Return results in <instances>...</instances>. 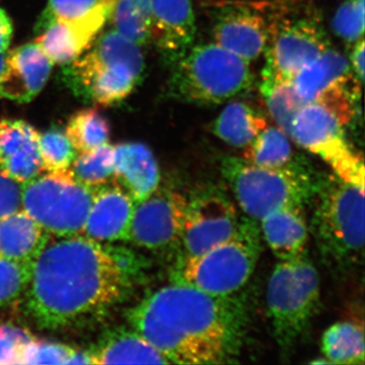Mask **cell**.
Returning a JSON list of instances; mask_svg holds the SVG:
<instances>
[{
	"label": "cell",
	"mask_w": 365,
	"mask_h": 365,
	"mask_svg": "<svg viewBox=\"0 0 365 365\" xmlns=\"http://www.w3.org/2000/svg\"><path fill=\"white\" fill-rule=\"evenodd\" d=\"M51 237L23 209L0 220V255L6 258L33 263Z\"/></svg>",
	"instance_id": "23"
},
{
	"label": "cell",
	"mask_w": 365,
	"mask_h": 365,
	"mask_svg": "<svg viewBox=\"0 0 365 365\" xmlns=\"http://www.w3.org/2000/svg\"><path fill=\"white\" fill-rule=\"evenodd\" d=\"M52 67L53 62L37 43L14 48L6 56L0 98L19 104L31 102L44 88Z\"/></svg>",
	"instance_id": "17"
},
{
	"label": "cell",
	"mask_w": 365,
	"mask_h": 365,
	"mask_svg": "<svg viewBox=\"0 0 365 365\" xmlns=\"http://www.w3.org/2000/svg\"><path fill=\"white\" fill-rule=\"evenodd\" d=\"M242 158L258 167L269 169H307L294 153L290 137L277 126H267L245 148Z\"/></svg>",
	"instance_id": "26"
},
{
	"label": "cell",
	"mask_w": 365,
	"mask_h": 365,
	"mask_svg": "<svg viewBox=\"0 0 365 365\" xmlns=\"http://www.w3.org/2000/svg\"><path fill=\"white\" fill-rule=\"evenodd\" d=\"M66 133L74 150L86 153L108 143L110 126L98 110L85 109L72 115Z\"/></svg>",
	"instance_id": "31"
},
{
	"label": "cell",
	"mask_w": 365,
	"mask_h": 365,
	"mask_svg": "<svg viewBox=\"0 0 365 365\" xmlns=\"http://www.w3.org/2000/svg\"><path fill=\"white\" fill-rule=\"evenodd\" d=\"M319 304V275L307 253L276 264L268 282L267 309L274 337L283 353L289 352L307 332Z\"/></svg>",
	"instance_id": "8"
},
{
	"label": "cell",
	"mask_w": 365,
	"mask_h": 365,
	"mask_svg": "<svg viewBox=\"0 0 365 365\" xmlns=\"http://www.w3.org/2000/svg\"><path fill=\"white\" fill-rule=\"evenodd\" d=\"M268 126L266 117L253 106L235 101L223 108L212 124V132L223 143L244 150Z\"/></svg>",
	"instance_id": "25"
},
{
	"label": "cell",
	"mask_w": 365,
	"mask_h": 365,
	"mask_svg": "<svg viewBox=\"0 0 365 365\" xmlns=\"http://www.w3.org/2000/svg\"><path fill=\"white\" fill-rule=\"evenodd\" d=\"M113 0H49L41 18L66 24L91 43L110 18Z\"/></svg>",
	"instance_id": "24"
},
{
	"label": "cell",
	"mask_w": 365,
	"mask_h": 365,
	"mask_svg": "<svg viewBox=\"0 0 365 365\" xmlns=\"http://www.w3.org/2000/svg\"><path fill=\"white\" fill-rule=\"evenodd\" d=\"M364 51L365 42L364 38H361V39H359L353 44V49L351 54H350L349 61L355 78H356L361 85L364 81Z\"/></svg>",
	"instance_id": "40"
},
{
	"label": "cell",
	"mask_w": 365,
	"mask_h": 365,
	"mask_svg": "<svg viewBox=\"0 0 365 365\" xmlns=\"http://www.w3.org/2000/svg\"><path fill=\"white\" fill-rule=\"evenodd\" d=\"M215 9L211 28L215 43L246 61L258 59L268 45L270 16L260 6L244 2Z\"/></svg>",
	"instance_id": "14"
},
{
	"label": "cell",
	"mask_w": 365,
	"mask_h": 365,
	"mask_svg": "<svg viewBox=\"0 0 365 365\" xmlns=\"http://www.w3.org/2000/svg\"><path fill=\"white\" fill-rule=\"evenodd\" d=\"M260 91L269 115L278 128L290 137L297 113L306 104L295 90L292 81L261 79Z\"/></svg>",
	"instance_id": "30"
},
{
	"label": "cell",
	"mask_w": 365,
	"mask_h": 365,
	"mask_svg": "<svg viewBox=\"0 0 365 365\" xmlns=\"http://www.w3.org/2000/svg\"><path fill=\"white\" fill-rule=\"evenodd\" d=\"M127 319L172 364H220L241 343L242 314L230 297L173 281L129 309Z\"/></svg>",
	"instance_id": "2"
},
{
	"label": "cell",
	"mask_w": 365,
	"mask_h": 365,
	"mask_svg": "<svg viewBox=\"0 0 365 365\" xmlns=\"http://www.w3.org/2000/svg\"><path fill=\"white\" fill-rule=\"evenodd\" d=\"M35 339L26 329L0 323V365L23 364L26 347Z\"/></svg>",
	"instance_id": "36"
},
{
	"label": "cell",
	"mask_w": 365,
	"mask_h": 365,
	"mask_svg": "<svg viewBox=\"0 0 365 365\" xmlns=\"http://www.w3.org/2000/svg\"><path fill=\"white\" fill-rule=\"evenodd\" d=\"M324 359L333 364H364V329L362 323L339 322L329 327L322 337Z\"/></svg>",
	"instance_id": "27"
},
{
	"label": "cell",
	"mask_w": 365,
	"mask_h": 365,
	"mask_svg": "<svg viewBox=\"0 0 365 365\" xmlns=\"http://www.w3.org/2000/svg\"><path fill=\"white\" fill-rule=\"evenodd\" d=\"M188 197L158 186L135 205L128 241L140 248L160 251L181 244Z\"/></svg>",
	"instance_id": "13"
},
{
	"label": "cell",
	"mask_w": 365,
	"mask_h": 365,
	"mask_svg": "<svg viewBox=\"0 0 365 365\" xmlns=\"http://www.w3.org/2000/svg\"><path fill=\"white\" fill-rule=\"evenodd\" d=\"M329 47L325 29L314 14H273L261 79L292 81Z\"/></svg>",
	"instance_id": "10"
},
{
	"label": "cell",
	"mask_w": 365,
	"mask_h": 365,
	"mask_svg": "<svg viewBox=\"0 0 365 365\" xmlns=\"http://www.w3.org/2000/svg\"><path fill=\"white\" fill-rule=\"evenodd\" d=\"M334 33L346 43L354 44L364 33V0H345L334 16Z\"/></svg>",
	"instance_id": "35"
},
{
	"label": "cell",
	"mask_w": 365,
	"mask_h": 365,
	"mask_svg": "<svg viewBox=\"0 0 365 365\" xmlns=\"http://www.w3.org/2000/svg\"><path fill=\"white\" fill-rule=\"evenodd\" d=\"M153 36L165 61L174 64L195 42L197 26L191 0H150Z\"/></svg>",
	"instance_id": "15"
},
{
	"label": "cell",
	"mask_w": 365,
	"mask_h": 365,
	"mask_svg": "<svg viewBox=\"0 0 365 365\" xmlns=\"http://www.w3.org/2000/svg\"><path fill=\"white\" fill-rule=\"evenodd\" d=\"M170 97L194 105H218L250 90V62L216 43L194 44L173 64Z\"/></svg>",
	"instance_id": "5"
},
{
	"label": "cell",
	"mask_w": 365,
	"mask_h": 365,
	"mask_svg": "<svg viewBox=\"0 0 365 365\" xmlns=\"http://www.w3.org/2000/svg\"><path fill=\"white\" fill-rule=\"evenodd\" d=\"M112 182L124 190L136 204L160 186V173L153 151L140 143L115 146Z\"/></svg>",
	"instance_id": "19"
},
{
	"label": "cell",
	"mask_w": 365,
	"mask_h": 365,
	"mask_svg": "<svg viewBox=\"0 0 365 365\" xmlns=\"http://www.w3.org/2000/svg\"><path fill=\"white\" fill-rule=\"evenodd\" d=\"M76 352L71 346L35 339L26 347L23 364H72Z\"/></svg>",
	"instance_id": "37"
},
{
	"label": "cell",
	"mask_w": 365,
	"mask_h": 365,
	"mask_svg": "<svg viewBox=\"0 0 365 365\" xmlns=\"http://www.w3.org/2000/svg\"><path fill=\"white\" fill-rule=\"evenodd\" d=\"M261 234L280 261H289L307 254L309 227L304 207H285L262 218Z\"/></svg>",
	"instance_id": "21"
},
{
	"label": "cell",
	"mask_w": 365,
	"mask_h": 365,
	"mask_svg": "<svg viewBox=\"0 0 365 365\" xmlns=\"http://www.w3.org/2000/svg\"><path fill=\"white\" fill-rule=\"evenodd\" d=\"M292 83L306 104L317 102L332 91L361 85L355 78L344 55L330 47L304 66L292 79Z\"/></svg>",
	"instance_id": "20"
},
{
	"label": "cell",
	"mask_w": 365,
	"mask_h": 365,
	"mask_svg": "<svg viewBox=\"0 0 365 365\" xmlns=\"http://www.w3.org/2000/svg\"><path fill=\"white\" fill-rule=\"evenodd\" d=\"M71 63L66 76L72 90L78 97L102 106L128 97L144 71L139 46L115 30L103 34L85 56Z\"/></svg>",
	"instance_id": "4"
},
{
	"label": "cell",
	"mask_w": 365,
	"mask_h": 365,
	"mask_svg": "<svg viewBox=\"0 0 365 365\" xmlns=\"http://www.w3.org/2000/svg\"><path fill=\"white\" fill-rule=\"evenodd\" d=\"M115 146L106 143L90 153H79L71 163L74 178L88 188H97L112 182Z\"/></svg>",
	"instance_id": "32"
},
{
	"label": "cell",
	"mask_w": 365,
	"mask_h": 365,
	"mask_svg": "<svg viewBox=\"0 0 365 365\" xmlns=\"http://www.w3.org/2000/svg\"><path fill=\"white\" fill-rule=\"evenodd\" d=\"M21 209V184L0 173V220Z\"/></svg>",
	"instance_id": "39"
},
{
	"label": "cell",
	"mask_w": 365,
	"mask_h": 365,
	"mask_svg": "<svg viewBox=\"0 0 365 365\" xmlns=\"http://www.w3.org/2000/svg\"><path fill=\"white\" fill-rule=\"evenodd\" d=\"M312 232L326 265L348 272L364 260V186L332 175L318 179Z\"/></svg>",
	"instance_id": "3"
},
{
	"label": "cell",
	"mask_w": 365,
	"mask_h": 365,
	"mask_svg": "<svg viewBox=\"0 0 365 365\" xmlns=\"http://www.w3.org/2000/svg\"><path fill=\"white\" fill-rule=\"evenodd\" d=\"M136 203L113 182L93 188L83 235L98 242L128 241Z\"/></svg>",
	"instance_id": "16"
},
{
	"label": "cell",
	"mask_w": 365,
	"mask_h": 365,
	"mask_svg": "<svg viewBox=\"0 0 365 365\" xmlns=\"http://www.w3.org/2000/svg\"><path fill=\"white\" fill-rule=\"evenodd\" d=\"M241 220L232 199L216 187L188 197L180 244L184 259L199 256L227 241Z\"/></svg>",
	"instance_id": "12"
},
{
	"label": "cell",
	"mask_w": 365,
	"mask_h": 365,
	"mask_svg": "<svg viewBox=\"0 0 365 365\" xmlns=\"http://www.w3.org/2000/svg\"><path fill=\"white\" fill-rule=\"evenodd\" d=\"M90 352L93 364H170L162 353L132 328L107 331Z\"/></svg>",
	"instance_id": "22"
},
{
	"label": "cell",
	"mask_w": 365,
	"mask_h": 365,
	"mask_svg": "<svg viewBox=\"0 0 365 365\" xmlns=\"http://www.w3.org/2000/svg\"><path fill=\"white\" fill-rule=\"evenodd\" d=\"M104 248L112 257L113 260L116 262L118 267L132 284L134 281H138L139 276L145 269V263L143 259L139 258L138 255L133 253L130 250L124 248V247L106 245Z\"/></svg>",
	"instance_id": "38"
},
{
	"label": "cell",
	"mask_w": 365,
	"mask_h": 365,
	"mask_svg": "<svg viewBox=\"0 0 365 365\" xmlns=\"http://www.w3.org/2000/svg\"><path fill=\"white\" fill-rule=\"evenodd\" d=\"M222 173L240 207L256 222L278 209L306 207L318 187L307 169H269L244 158H225Z\"/></svg>",
	"instance_id": "6"
},
{
	"label": "cell",
	"mask_w": 365,
	"mask_h": 365,
	"mask_svg": "<svg viewBox=\"0 0 365 365\" xmlns=\"http://www.w3.org/2000/svg\"><path fill=\"white\" fill-rule=\"evenodd\" d=\"M261 230L256 220L242 218L234 235L205 253L182 259L173 281L208 294L230 297L248 282L261 254Z\"/></svg>",
	"instance_id": "7"
},
{
	"label": "cell",
	"mask_w": 365,
	"mask_h": 365,
	"mask_svg": "<svg viewBox=\"0 0 365 365\" xmlns=\"http://www.w3.org/2000/svg\"><path fill=\"white\" fill-rule=\"evenodd\" d=\"M115 31L134 44L146 45L153 36L150 0H113L111 14Z\"/></svg>",
	"instance_id": "29"
},
{
	"label": "cell",
	"mask_w": 365,
	"mask_h": 365,
	"mask_svg": "<svg viewBox=\"0 0 365 365\" xmlns=\"http://www.w3.org/2000/svg\"><path fill=\"white\" fill-rule=\"evenodd\" d=\"M39 26L36 43L53 64H71L91 44L71 26L58 21L41 18Z\"/></svg>",
	"instance_id": "28"
},
{
	"label": "cell",
	"mask_w": 365,
	"mask_h": 365,
	"mask_svg": "<svg viewBox=\"0 0 365 365\" xmlns=\"http://www.w3.org/2000/svg\"><path fill=\"white\" fill-rule=\"evenodd\" d=\"M33 263L20 262L0 255V309L11 306L25 295Z\"/></svg>",
	"instance_id": "33"
},
{
	"label": "cell",
	"mask_w": 365,
	"mask_h": 365,
	"mask_svg": "<svg viewBox=\"0 0 365 365\" xmlns=\"http://www.w3.org/2000/svg\"><path fill=\"white\" fill-rule=\"evenodd\" d=\"M4 69H6V55L2 53L0 54V86H1L2 78H4Z\"/></svg>",
	"instance_id": "42"
},
{
	"label": "cell",
	"mask_w": 365,
	"mask_h": 365,
	"mask_svg": "<svg viewBox=\"0 0 365 365\" xmlns=\"http://www.w3.org/2000/svg\"><path fill=\"white\" fill-rule=\"evenodd\" d=\"M344 126L326 106L307 103L294 118L290 139L321 158L343 181L364 186V158L350 145Z\"/></svg>",
	"instance_id": "11"
},
{
	"label": "cell",
	"mask_w": 365,
	"mask_h": 365,
	"mask_svg": "<svg viewBox=\"0 0 365 365\" xmlns=\"http://www.w3.org/2000/svg\"><path fill=\"white\" fill-rule=\"evenodd\" d=\"M39 148L43 170L48 173L69 169L76 158V150L71 140L60 129L40 134Z\"/></svg>",
	"instance_id": "34"
},
{
	"label": "cell",
	"mask_w": 365,
	"mask_h": 365,
	"mask_svg": "<svg viewBox=\"0 0 365 365\" xmlns=\"http://www.w3.org/2000/svg\"><path fill=\"white\" fill-rule=\"evenodd\" d=\"M39 132L24 120H0V173L21 184L39 176Z\"/></svg>",
	"instance_id": "18"
},
{
	"label": "cell",
	"mask_w": 365,
	"mask_h": 365,
	"mask_svg": "<svg viewBox=\"0 0 365 365\" xmlns=\"http://www.w3.org/2000/svg\"><path fill=\"white\" fill-rule=\"evenodd\" d=\"M131 285L100 242L83 235L52 237L33 262L24 297L38 326L60 329L105 313Z\"/></svg>",
	"instance_id": "1"
},
{
	"label": "cell",
	"mask_w": 365,
	"mask_h": 365,
	"mask_svg": "<svg viewBox=\"0 0 365 365\" xmlns=\"http://www.w3.org/2000/svg\"><path fill=\"white\" fill-rule=\"evenodd\" d=\"M93 198L71 168L21 184V209L53 237L83 235Z\"/></svg>",
	"instance_id": "9"
},
{
	"label": "cell",
	"mask_w": 365,
	"mask_h": 365,
	"mask_svg": "<svg viewBox=\"0 0 365 365\" xmlns=\"http://www.w3.org/2000/svg\"><path fill=\"white\" fill-rule=\"evenodd\" d=\"M14 26L6 11L0 7V54L6 53L13 39Z\"/></svg>",
	"instance_id": "41"
}]
</instances>
